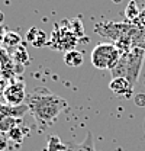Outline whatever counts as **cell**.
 <instances>
[{"instance_id":"6da1fadb","label":"cell","mask_w":145,"mask_h":151,"mask_svg":"<svg viewBox=\"0 0 145 151\" xmlns=\"http://www.w3.org/2000/svg\"><path fill=\"white\" fill-rule=\"evenodd\" d=\"M25 105L38 127L47 128L54 124L60 113L67 108V100L47 87H35L26 96Z\"/></svg>"},{"instance_id":"7a4b0ae2","label":"cell","mask_w":145,"mask_h":151,"mask_svg":"<svg viewBox=\"0 0 145 151\" xmlns=\"http://www.w3.org/2000/svg\"><path fill=\"white\" fill-rule=\"evenodd\" d=\"M142 64H144V50L132 48L128 54H122L121 61L112 70V74L113 77H125L134 87L138 81Z\"/></svg>"},{"instance_id":"3957f363","label":"cell","mask_w":145,"mask_h":151,"mask_svg":"<svg viewBox=\"0 0 145 151\" xmlns=\"http://www.w3.org/2000/svg\"><path fill=\"white\" fill-rule=\"evenodd\" d=\"M122 58V51L112 42H100L91 51V64L99 70H113Z\"/></svg>"},{"instance_id":"277c9868","label":"cell","mask_w":145,"mask_h":151,"mask_svg":"<svg viewBox=\"0 0 145 151\" xmlns=\"http://www.w3.org/2000/svg\"><path fill=\"white\" fill-rule=\"evenodd\" d=\"M26 96L28 94H26L25 83L13 80V81H10L7 84V87H6V90L3 93V99L10 106H20V105H25Z\"/></svg>"},{"instance_id":"5b68a950","label":"cell","mask_w":145,"mask_h":151,"mask_svg":"<svg viewBox=\"0 0 145 151\" xmlns=\"http://www.w3.org/2000/svg\"><path fill=\"white\" fill-rule=\"evenodd\" d=\"M109 89L116 96H129L134 90V87L125 77H113L109 83Z\"/></svg>"},{"instance_id":"8992f818","label":"cell","mask_w":145,"mask_h":151,"mask_svg":"<svg viewBox=\"0 0 145 151\" xmlns=\"http://www.w3.org/2000/svg\"><path fill=\"white\" fill-rule=\"evenodd\" d=\"M28 111L26 105H20V106H10V105H3L0 103V122L4 121L6 118H22Z\"/></svg>"},{"instance_id":"52a82bcc","label":"cell","mask_w":145,"mask_h":151,"mask_svg":"<svg viewBox=\"0 0 145 151\" xmlns=\"http://www.w3.org/2000/svg\"><path fill=\"white\" fill-rule=\"evenodd\" d=\"M64 151H96L94 147V138H93V134L91 131H87L86 135V139L83 142H67V147Z\"/></svg>"},{"instance_id":"ba28073f","label":"cell","mask_w":145,"mask_h":151,"mask_svg":"<svg viewBox=\"0 0 145 151\" xmlns=\"http://www.w3.org/2000/svg\"><path fill=\"white\" fill-rule=\"evenodd\" d=\"M64 63H65V65H68L71 68H77L84 63V55L78 50H70L64 55Z\"/></svg>"},{"instance_id":"9c48e42d","label":"cell","mask_w":145,"mask_h":151,"mask_svg":"<svg viewBox=\"0 0 145 151\" xmlns=\"http://www.w3.org/2000/svg\"><path fill=\"white\" fill-rule=\"evenodd\" d=\"M26 39L34 47H36V48H39V47H42V45L47 44V35H45V32L41 31V29H38V28H32L31 31H28Z\"/></svg>"},{"instance_id":"30bf717a","label":"cell","mask_w":145,"mask_h":151,"mask_svg":"<svg viewBox=\"0 0 145 151\" xmlns=\"http://www.w3.org/2000/svg\"><path fill=\"white\" fill-rule=\"evenodd\" d=\"M65 147H67V144L62 142L60 139V137L51 135L48 139V144H47V151H64Z\"/></svg>"},{"instance_id":"8fae6325","label":"cell","mask_w":145,"mask_h":151,"mask_svg":"<svg viewBox=\"0 0 145 151\" xmlns=\"http://www.w3.org/2000/svg\"><path fill=\"white\" fill-rule=\"evenodd\" d=\"M139 15H141V12H139V9H138L136 1H135V0H131V1L128 3L126 9H125V16H126V19L131 20V22H134Z\"/></svg>"},{"instance_id":"7c38bea8","label":"cell","mask_w":145,"mask_h":151,"mask_svg":"<svg viewBox=\"0 0 145 151\" xmlns=\"http://www.w3.org/2000/svg\"><path fill=\"white\" fill-rule=\"evenodd\" d=\"M3 41H4V45H7L6 48H16L19 47L18 44L20 42V37L15 32H7V34H4Z\"/></svg>"},{"instance_id":"4fadbf2b","label":"cell","mask_w":145,"mask_h":151,"mask_svg":"<svg viewBox=\"0 0 145 151\" xmlns=\"http://www.w3.org/2000/svg\"><path fill=\"white\" fill-rule=\"evenodd\" d=\"M20 121V119H19ZM18 118H6L4 121H1L0 122V131L1 132H9L12 131L13 128H16L18 127Z\"/></svg>"},{"instance_id":"5bb4252c","label":"cell","mask_w":145,"mask_h":151,"mask_svg":"<svg viewBox=\"0 0 145 151\" xmlns=\"http://www.w3.org/2000/svg\"><path fill=\"white\" fill-rule=\"evenodd\" d=\"M28 52H26V50L22 47V45H19L15 48V52H13V60H16L18 63H23V64H26L28 63Z\"/></svg>"},{"instance_id":"9a60e30c","label":"cell","mask_w":145,"mask_h":151,"mask_svg":"<svg viewBox=\"0 0 145 151\" xmlns=\"http://www.w3.org/2000/svg\"><path fill=\"white\" fill-rule=\"evenodd\" d=\"M23 128L22 127H16V128H13L12 131L7 132V135H9V138L10 139H13V141H22V138H23Z\"/></svg>"},{"instance_id":"2e32d148","label":"cell","mask_w":145,"mask_h":151,"mask_svg":"<svg viewBox=\"0 0 145 151\" xmlns=\"http://www.w3.org/2000/svg\"><path fill=\"white\" fill-rule=\"evenodd\" d=\"M6 87H7V83H6V78H3V77H0V96L3 97V93H4V90H6Z\"/></svg>"},{"instance_id":"e0dca14e","label":"cell","mask_w":145,"mask_h":151,"mask_svg":"<svg viewBox=\"0 0 145 151\" xmlns=\"http://www.w3.org/2000/svg\"><path fill=\"white\" fill-rule=\"evenodd\" d=\"M3 20H4V15H3V12L0 10V23H1Z\"/></svg>"},{"instance_id":"ac0fdd59","label":"cell","mask_w":145,"mask_h":151,"mask_svg":"<svg viewBox=\"0 0 145 151\" xmlns=\"http://www.w3.org/2000/svg\"><path fill=\"white\" fill-rule=\"evenodd\" d=\"M0 70H1V65H0Z\"/></svg>"}]
</instances>
